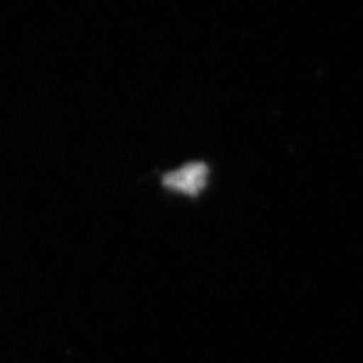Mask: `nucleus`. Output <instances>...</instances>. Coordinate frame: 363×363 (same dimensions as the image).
<instances>
[{
    "mask_svg": "<svg viewBox=\"0 0 363 363\" xmlns=\"http://www.w3.org/2000/svg\"><path fill=\"white\" fill-rule=\"evenodd\" d=\"M208 175V166L205 163H189L167 174L163 178V184L169 190L194 196L205 189Z\"/></svg>",
    "mask_w": 363,
    "mask_h": 363,
    "instance_id": "nucleus-1",
    "label": "nucleus"
}]
</instances>
